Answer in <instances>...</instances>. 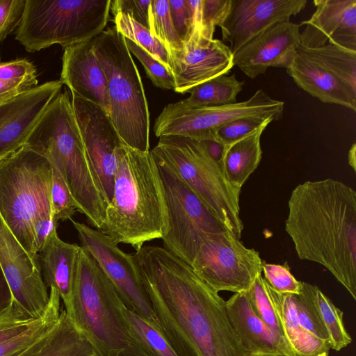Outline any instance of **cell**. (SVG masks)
Wrapping results in <instances>:
<instances>
[{"label":"cell","mask_w":356,"mask_h":356,"mask_svg":"<svg viewBox=\"0 0 356 356\" xmlns=\"http://www.w3.org/2000/svg\"><path fill=\"white\" fill-rule=\"evenodd\" d=\"M131 255L157 330L178 356H248L225 300L190 265L157 245H144Z\"/></svg>","instance_id":"1"},{"label":"cell","mask_w":356,"mask_h":356,"mask_svg":"<svg viewBox=\"0 0 356 356\" xmlns=\"http://www.w3.org/2000/svg\"><path fill=\"white\" fill-rule=\"evenodd\" d=\"M285 230L298 258L325 267L356 300V192L332 179L292 191Z\"/></svg>","instance_id":"2"},{"label":"cell","mask_w":356,"mask_h":356,"mask_svg":"<svg viewBox=\"0 0 356 356\" xmlns=\"http://www.w3.org/2000/svg\"><path fill=\"white\" fill-rule=\"evenodd\" d=\"M168 217L159 176L150 153L125 145L118 150L113 198L99 230L116 244L138 250L145 242L162 238Z\"/></svg>","instance_id":"3"},{"label":"cell","mask_w":356,"mask_h":356,"mask_svg":"<svg viewBox=\"0 0 356 356\" xmlns=\"http://www.w3.org/2000/svg\"><path fill=\"white\" fill-rule=\"evenodd\" d=\"M124 306L97 261L81 247L65 310L95 356H156L124 316Z\"/></svg>","instance_id":"4"},{"label":"cell","mask_w":356,"mask_h":356,"mask_svg":"<svg viewBox=\"0 0 356 356\" xmlns=\"http://www.w3.org/2000/svg\"><path fill=\"white\" fill-rule=\"evenodd\" d=\"M25 145L46 157L60 172L80 212L100 229L107 204L88 160L67 91L51 100Z\"/></svg>","instance_id":"5"},{"label":"cell","mask_w":356,"mask_h":356,"mask_svg":"<svg viewBox=\"0 0 356 356\" xmlns=\"http://www.w3.org/2000/svg\"><path fill=\"white\" fill-rule=\"evenodd\" d=\"M92 43L106 76L110 117L118 135L127 147L148 152V103L125 38L114 26L103 31Z\"/></svg>","instance_id":"6"},{"label":"cell","mask_w":356,"mask_h":356,"mask_svg":"<svg viewBox=\"0 0 356 356\" xmlns=\"http://www.w3.org/2000/svg\"><path fill=\"white\" fill-rule=\"evenodd\" d=\"M51 164L27 145L0 159V215L35 260L32 225L40 215L51 213Z\"/></svg>","instance_id":"7"},{"label":"cell","mask_w":356,"mask_h":356,"mask_svg":"<svg viewBox=\"0 0 356 356\" xmlns=\"http://www.w3.org/2000/svg\"><path fill=\"white\" fill-rule=\"evenodd\" d=\"M111 0H26L15 39L29 52L92 40L109 20Z\"/></svg>","instance_id":"8"},{"label":"cell","mask_w":356,"mask_h":356,"mask_svg":"<svg viewBox=\"0 0 356 356\" xmlns=\"http://www.w3.org/2000/svg\"><path fill=\"white\" fill-rule=\"evenodd\" d=\"M151 152L161 158L200 197L229 232L241 238L243 229L240 217L241 191L227 180L203 140L162 136Z\"/></svg>","instance_id":"9"},{"label":"cell","mask_w":356,"mask_h":356,"mask_svg":"<svg viewBox=\"0 0 356 356\" xmlns=\"http://www.w3.org/2000/svg\"><path fill=\"white\" fill-rule=\"evenodd\" d=\"M150 153L156 166L167 211V230L161 238L163 248L191 266L207 236L228 230L161 158Z\"/></svg>","instance_id":"10"},{"label":"cell","mask_w":356,"mask_h":356,"mask_svg":"<svg viewBox=\"0 0 356 356\" xmlns=\"http://www.w3.org/2000/svg\"><path fill=\"white\" fill-rule=\"evenodd\" d=\"M284 102L271 98L261 89L245 101L234 104L199 107L184 99L166 105L156 118L154 131L156 137L175 135L197 140H214L215 131L222 125L247 116L280 120Z\"/></svg>","instance_id":"11"},{"label":"cell","mask_w":356,"mask_h":356,"mask_svg":"<svg viewBox=\"0 0 356 356\" xmlns=\"http://www.w3.org/2000/svg\"><path fill=\"white\" fill-rule=\"evenodd\" d=\"M263 263L257 250L226 232L207 236L191 266L216 292L236 293L249 291Z\"/></svg>","instance_id":"12"},{"label":"cell","mask_w":356,"mask_h":356,"mask_svg":"<svg viewBox=\"0 0 356 356\" xmlns=\"http://www.w3.org/2000/svg\"><path fill=\"white\" fill-rule=\"evenodd\" d=\"M81 247L97 261L113 284L125 307L157 329L156 317L147 293L133 260L103 232L71 220Z\"/></svg>","instance_id":"13"},{"label":"cell","mask_w":356,"mask_h":356,"mask_svg":"<svg viewBox=\"0 0 356 356\" xmlns=\"http://www.w3.org/2000/svg\"><path fill=\"white\" fill-rule=\"evenodd\" d=\"M71 94L73 111L86 154L108 205L113 198L118 150L123 142L110 115L104 108L76 94Z\"/></svg>","instance_id":"14"},{"label":"cell","mask_w":356,"mask_h":356,"mask_svg":"<svg viewBox=\"0 0 356 356\" xmlns=\"http://www.w3.org/2000/svg\"><path fill=\"white\" fill-rule=\"evenodd\" d=\"M0 265L13 300L33 318L44 313L49 293L38 260L32 259L0 215Z\"/></svg>","instance_id":"15"},{"label":"cell","mask_w":356,"mask_h":356,"mask_svg":"<svg viewBox=\"0 0 356 356\" xmlns=\"http://www.w3.org/2000/svg\"><path fill=\"white\" fill-rule=\"evenodd\" d=\"M307 0H231L219 26L222 42L234 54L252 38L271 26L289 20L306 6Z\"/></svg>","instance_id":"16"},{"label":"cell","mask_w":356,"mask_h":356,"mask_svg":"<svg viewBox=\"0 0 356 356\" xmlns=\"http://www.w3.org/2000/svg\"><path fill=\"white\" fill-rule=\"evenodd\" d=\"M63 83L55 80L38 85L0 103V159L23 147Z\"/></svg>","instance_id":"17"},{"label":"cell","mask_w":356,"mask_h":356,"mask_svg":"<svg viewBox=\"0 0 356 356\" xmlns=\"http://www.w3.org/2000/svg\"><path fill=\"white\" fill-rule=\"evenodd\" d=\"M299 24L290 20L264 30L233 54L234 65L254 79L269 67L287 68L300 45Z\"/></svg>","instance_id":"18"},{"label":"cell","mask_w":356,"mask_h":356,"mask_svg":"<svg viewBox=\"0 0 356 356\" xmlns=\"http://www.w3.org/2000/svg\"><path fill=\"white\" fill-rule=\"evenodd\" d=\"M315 11L301 22L300 45L317 48L329 44L356 51V0H314Z\"/></svg>","instance_id":"19"},{"label":"cell","mask_w":356,"mask_h":356,"mask_svg":"<svg viewBox=\"0 0 356 356\" xmlns=\"http://www.w3.org/2000/svg\"><path fill=\"white\" fill-rule=\"evenodd\" d=\"M169 56L175 79L173 90L182 94L209 79L227 74L234 66L229 47L218 39L207 45L170 51Z\"/></svg>","instance_id":"20"},{"label":"cell","mask_w":356,"mask_h":356,"mask_svg":"<svg viewBox=\"0 0 356 356\" xmlns=\"http://www.w3.org/2000/svg\"><path fill=\"white\" fill-rule=\"evenodd\" d=\"M60 80L71 93L97 104L110 115L104 72L94 51L92 40L63 48Z\"/></svg>","instance_id":"21"},{"label":"cell","mask_w":356,"mask_h":356,"mask_svg":"<svg viewBox=\"0 0 356 356\" xmlns=\"http://www.w3.org/2000/svg\"><path fill=\"white\" fill-rule=\"evenodd\" d=\"M286 72L300 88L321 102L356 111V90L330 72L307 48L299 46Z\"/></svg>","instance_id":"22"},{"label":"cell","mask_w":356,"mask_h":356,"mask_svg":"<svg viewBox=\"0 0 356 356\" xmlns=\"http://www.w3.org/2000/svg\"><path fill=\"white\" fill-rule=\"evenodd\" d=\"M225 303L232 327L248 356H293L284 339L255 314L248 291L234 293Z\"/></svg>","instance_id":"23"},{"label":"cell","mask_w":356,"mask_h":356,"mask_svg":"<svg viewBox=\"0 0 356 356\" xmlns=\"http://www.w3.org/2000/svg\"><path fill=\"white\" fill-rule=\"evenodd\" d=\"M80 248L76 243L63 241L55 229L38 253L42 280L47 287L58 292L65 309L70 305Z\"/></svg>","instance_id":"24"},{"label":"cell","mask_w":356,"mask_h":356,"mask_svg":"<svg viewBox=\"0 0 356 356\" xmlns=\"http://www.w3.org/2000/svg\"><path fill=\"white\" fill-rule=\"evenodd\" d=\"M266 283L282 328V336L293 356H330L331 348L329 342L313 336L300 324L294 295L279 293L266 281Z\"/></svg>","instance_id":"25"},{"label":"cell","mask_w":356,"mask_h":356,"mask_svg":"<svg viewBox=\"0 0 356 356\" xmlns=\"http://www.w3.org/2000/svg\"><path fill=\"white\" fill-rule=\"evenodd\" d=\"M15 356H95L65 309L54 325Z\"/></svg>","instance_id":"26"},{"label":"cell","mask_w":356,"mask_h":356,"mask_svg":"<svg viewBox=\"0 0 356 356\" xmlns=\"http://www.w3.org/2000/svg\"><path fill=\"white\" fill-rule=\"evenodd\" d=\"M267 127L262 126L248 136L224 145L220 168L227 180L240 191L261 160V137Z\"/></svg>","instance_id":"27"},{"label":"cell","mask_w":356,"mask_h":356,"mask_svg":"<svg viewBox=\"0 0 356 356\" xmlns=\"http://www.w3.org/2000/svg\"><path fill=\"white\" fill-rule=\"evenodd\" d=\"M244 81L236 75L222 74L194 87L190 96L184 99L193 106L207 107L234 104L243 90Z\"/></svg>","instance_id":"28"},{"label":"cell","mask_w":356,"mask_h":356,"mask_svg":"<svg viewBox=\"0 0 356 356\" xmlns=\"http://www.w3.org/2000/svg\"><path fill=\"white\" fill-rule=\"evenodd\" d=\"M60 297L55 289H50L48 306L39 318L35 320L22 333L0 344V356H15L46 333L59 318Z\"/></svg>","instance_id":"29"},{"label":"cell","mask_w":356,"mask_h":356,"mask_svg":"<svg viewBox=\"0 0 356 356\" xmlns=\"http://www.w3.org/2000/svg\"><path fill=\"white\" fill-rule=\"evenodd\" d=\"M307 49L330 72L356 90V51L331 44Z\"/></svg>","instance_id":"30"},{"label":"cell","mask_w":356,"mask_h":356,"mask_svg":"<svg viewBox=\"0 0 356 356\" xmlns=\"http://www.w3.org/2000/svg\"><path fill=\"white\" fill-rule=\"evenodd\" d=\"M116 30L150 54L156 60L170 69V56L165 46L151 32L126 14L114 16Z\"/></svg>","instance_id":"31"},{"label":"cell","mask_w":356,"mask_h":356,"mask_svg":"<svg viewBox=\"0 0 356 356\" xmlns=\"http://www.w3.org/2000/svg\"><path fill=\"white\" fill-rule=\"evenodd\" d=\"M315 300L331 349L341 350L352 342V337L343 323V312L318 286L315 291Z\"/></svg>","instance_id":"32"},{"label":"cell","mask_w":356,"mask_h":356,"mask_svg":"<svg viewBox=\"0 0 356 356\" xmlns=\"http://www.w3.org/2000/svg\"><path fill=\"white\" fill-rule=\"evenodd\" d=\"M316 286L302 282L299 295H294L297 316L301 326L313 336L328 341L315 300Z\"/></svg>","instance_id":"33"},{"label":"cell","mask_w":356,"mask_h":356,"mask_svg":"<svg viewBox=\"0 0 356 356\" xmlns=\"http://www.w3.org/2000/svg\"><path fill=\"white\" fill-rule=\"evenodd\" d=\"M50 206L51 217L57 222L59 220H72V217L76 211L80 212L79 205L65 180L52 165Z\"/></svg>","instance_id":"34"},{"label":"cell","mask_w":356,"mask_h":356,"mask_svg":"<svg viewBox=\"0 0 356 356\" xmlns=\"http://www.w3.org/2000/svg\"><path fill=\"white\" fill-rule=\"evenodd\" d=\"M152 35L167 49L168 53L182 49L183 43L174 26L168 0H153Z\"/></svg>","instance_id":"35"},{"label":"cell","mask_w":356,"mask_h":356,"mask_svg":"<svg viewBox=\"0 0 356 356\" xmlns=\"http://www.w3.org/2000/svg\"><path fill=\"white\" fill-rule=\"evenodd\" d=\"M122 313L136 334L156 356H178L154 326L129 310L125 305L122 307Z\"/></svg>","instance_id":"36"},{"label":"cell","mask_w":356,"mask_h":356,"mask_svg":"<svg viewBox=\"0 0 356 356\" xmlns=\"http://www.w3.org/2000/svg\"><path fill=\"white\" fill-rule=\"evenodd\" d=\"M248 293L257 316L276 334L283 337L279 320L266 289V280L261 274L256 277Z\"/></svg>","instance_id":"37"},{"label":"cell","mask_w":356,"mask_h":356,"mask_svg":"<svg viewBox=\"0 0 356 356\" xmlns=\"http://www.w3.org/2000/svg\"><path fill=\"white\" fill-rule=\"evenodd\" d=\"M125 41L130 52L143 65L146 74L152 83L163 90H174L175 79L171 70L133 41L127 38Z\"/></svg>","instance_id":"38"},{"label":"cell","mask_w":356,"mask_h":356,"mask_svg":"<svg viewBox=\"0 0 356 356\" xmlns=\"http://www.w3.org/2000/svg\"><path fill=\"white\" fill-rule=\"evenodd\" d=\"M273 120L264 116H247L232 120L220 127L214 134V140L222 145L231 144L254 132Z\"/></svg>","instance_id":"39"},{"label":"cell","mask_w":356,"mask_h":356,"mask_svg":"<svg viewBox=\"0 0 356 356\" xmlns=\"http://www.w3.org/2000/svg\"><path fill=\"white\" fill-rule=\"evenodd\" d=\"M35 320L13 300L8 307L0 311V344L22 333Z\"/></svg>","instance_id":"40"},{"label":"cell","mask_w":356,"mask_h":356,"mask_svg":"<svg viewBox=\"0 0 356 356\" xmlns=\"http://www.w3.org/2000/svg\"><path fill=\"white\" fill-rule=\"evenodd\" d=\"M262 271L264 280L276 292L285 295H299L302 282L291 274L288 265L266 264L264 261Z\"/></svg>","instance_id":"41"},{"label":"cell","mask_w":356,"mask_h":356,"mask_svg":"<svg viewBox=\"0 0 356 356\" xmlns=\"http://www.w3.org/2000/svg\"><path fill=\"white\" fill-rule=\"evenodd\" d=\"M110 11L113 16L119 13L128 15L152 34L153 0H111Z\"/></svg>","instance_id":"42"},{"label":"cell","mask_w":356,"mask_h":356,"mask_svg":"<svg viewBox=\"0 0 356 356\" xmlns=\"http://www.w3.org/2000/svg\"><path fill=\"white\" fill-rule=\"evenodd\" d=\"M0 79L38 86L37 71L34 65L24 58L0 62Z\"/></svg>","instance_id":"43"},{"label":"cell","mask_w":356,"mask_h":356,"mask_svg":"<svg viewBox=\"0 0 356 356\" xmlns=\"http://www.w3.org/2000/svg\"><path fill=\"white\" fill-rule=\"evenodd\" d=\"M230 4L231 0H202L203 38L206 41L213 40L216 27L224 21Z\"/></svg>","instance_id":"44"},{"label":"cell","mask_w":356,"mask_h":356,"mask_svg":"<svg viewBox=\"0 0 356 356\" xmlns=\"http://www.w3.org/2000/svg\"><path fill=\"white\" fill-rule=\"evenodd\" d=\"M26 0H0V42L19 25Z\"/></svg>","instance_id":"45"},{"label":"cell","mask_w":356,"mask_h":356,"mask_svg":"<svg viewBox=\"0 0 356 356\" xmlns=\"http://www.w3.org/2000/svg\"><path fill=\"white\" fill-rule=\"evenodd\" d=\"M168 3L174 26L182 43H184L189 28L188 7L186 0H170Z\"/></svg>","instance_id":"46"},{"label":"cell","mask_w":356,"mask_h":356,"mask_svg":"<svg viewBox=\"0 0 356 356\" xmlns=\"http://www.w3.org/2000/svg\"><path fill=\"white\" fill-rule=\"evenodd\" d=\"M58 222L54 220L51 213H42L38 216L33 222L32 231L35 248L38 253L49 236L57 229Z\"/></svg>","instance_id":"47"},{"label":"cell","mask_w":356,"mask_h":356,"mask_svg":"<svg viewBox=\"0 0 356 356\" xmlns=\"http://www.w3.org/2000/svg\"><path fill=\"white\" fill-rule=\"evenodd\" d=\"M30 88H32L26 83L0 79V103L7 101Z\"/></svg>","instance_id":"48"},{"label":"cell","mask_w":356,"mask_h":356,"mask_svg":"<svg viewBox=\"0 0 356 356\" xmlns=\"http://www.w3.org/2000/svg\"><path fill=\"white\" fill-rule=\"evenodd\" d=\"M13 300L10 288L0 265V311L8 307Z\"/></svg>","instance_id":"49"},{"label":"cell","mask_w":356,"mask_h":356,"mask_svg":"<svg viewBox=\"0 0 356 356\" xmlns=\"http://www.w3.org/2000/svg\"><path fill=\"white\" fill-rule=\"evenodd\" d=\"M210 156L220 164L224 145L213 140H203Z\"/></svg>","instance_id":"50"},{"label":"cell","mask_w":356,"mask_h":356,"mask_svg":"<svg viewBox=\"0 0 356 356\" xmlns=\"http://www.w3.org/2000/svg\"><path fill=\"white\" fill-rule=\"evenodd\" d=\"M348 161L349 165L356 170V144L353 143L349 149L348 155Z\"/></svg>","instance_id":"51"},{"label":"cell","mask_w":356,"mask_h":356,"mask_svg":"<svg viewBox=\"0 0 356 356\" xmlns=\"http://www.w3.org/2000/svg\"></svg>","instance_id":"52"}]
</instances>
